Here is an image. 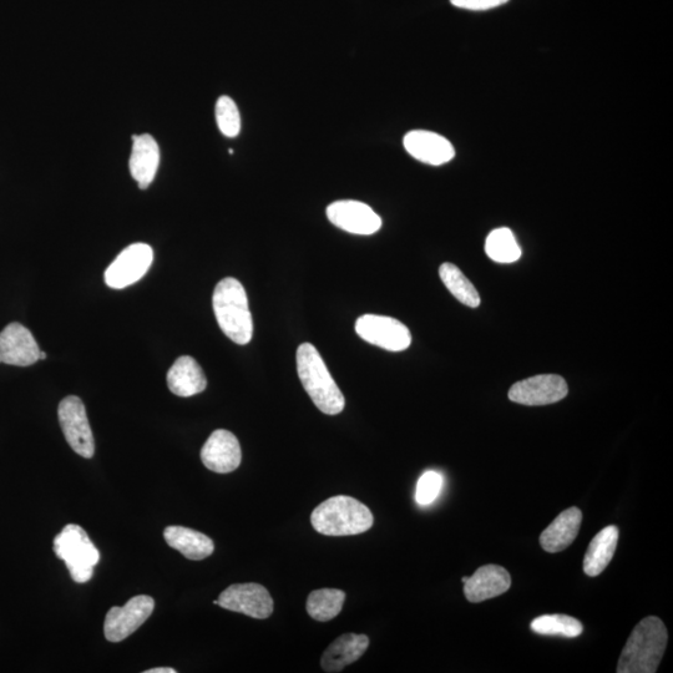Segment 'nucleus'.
Wrapping results in <instances>:
<instances>
[{
	"label": "nucleus",
	"instance_id": "1",
	"mask_svg": "<svg viewBox=\"0 0 673 673\" xmlns=\"http://www.w3.org/2000/svg\"><path fill=\"white\" fill-rule=\"evenodd\" d=\"M669 634L659 617L649 616L636 625L621 652L617 672L655 673L665 655Z\"/></svg>",
	"mask_w": 673,
	"mask_h": 673
},
{
	"label": "nucleus",
	"instance_id": "2",
	"mask_svg": "<svg viewBox=\"0 0 673 673\" xmlns=\"http://www.w3.org/2000/svg\"><path fill=\"white\" fill-rule=\"evenodd\" d=\"M296 359L302 386L315 406L327 416L342 413L346 399L317 348L311 343L301 344L297 349Z\"/></svg>",
	"mask_w": 673,
	"mask_h": 673
},
{
	"label": "nucleus",
	"instance_id": "3",
	"mask_svg": "<svg viewBox=\"0 0 673 673\" xmlns=\"http://www.w3.org/2000/svg\"><path fill=\"white\" fill-rule=\"evenodd\" d=\"M217 323L232 342L245 346L253 336V321L244 286L227 277L217 283L212 297Z\"/></svg>",
	"mask_w": 673,
	"mask_h": 673
},
{
	"label": "nucleus",
	"instance_id": "4",
	"mask_svg": "<svg viewBox=\"0 0 673 673\" xmlns=\"http://www.w3.org/2000/svg\"><path fill=\"white\" fill-rule=\"evenodd\" d=\"M313 529L327 536H351L366 533L374 518L368 506L357 499L338 495L318 505L311 515Z\"/></svg>",
	"mask_w": 673,
	"mask_h": 673
},
{
	"label": "nucleus",
	"instance_id": "5",
	"mask_svg": "<svg viewBox=\"0 0 673 673\" xmlns=\"http://www.w3.org/2000/svg\"><path fill=\"white\" fill-rule=\"evenodd\" d=\"M54 553L67 565L70 576L78 584L88 583L93 578L94 568L100 554L91 543L82 526L69 524L55 536Z\"/></svg>",
	"mask_w": 673,
	"mask_h": 673
},
{
	"label": "nucleus",
	"instance_id": "6",
	"mask_svg": "<svg viewBox=\"0 0 673 673\" xmlns=\"http://www.w3.org/2000/svg\"><path fill=\"white\" fill-rule=\"evenodd\" d=\"M58 417L65 439L80 457L90 459L95 454L94 435L82 399L64 398L59 404Z\"/></svg>",
	"mask_w": 673,
	"mask_h": 673
},
{
	"label": "nucleus",
	"instance_id": "7",
	"mask_svg": "<svg viewBox=\"0 0 673 673\" xmlns=\"http://www.w3.org/2000/svg\"><path fill=\"white\" fill-rule=\"evenodd\" d=\"M356 332L363 341L391 352L406 351L412 343L408 327L392 317L378 315L359 317Z\"/></svg>",
	"mask_w": 673,
	"mask_h": 673
},
{
	"label": "nucleus",
	"instance_id": "8",
	"mask_svg": "<svg viewBox=\"0 0 673 673\" xmlns=\"http://www.w3.org/2000/svg\"><path fill=\"white\" fill-rule=\"evenodd\" d=\"M155 609L153 597L139 595L130 599L123 607H111L105 617L104 635L110 642L128 639L149 619Z\"/></svg>",
	"mask_w": 673,
	"mask_h": 673
},
{
	"label": "nucleus",
	"instance_id": "9",
	"mask_svg": "<svg viewBox=\"0 0 673 673\" xmlns=\"http://www.w3.org/2000/svg\"><path fill=\"white\" fill-rule=\"evenodd\" d=\"M222 609L240 612L252 619L265 620L272 615L273 600L270 592L260 584H235L221 592L214 601Z\"/></svg>",
	"mask_w": 673,
	"mask_h": 673
},
{
	"label": "nucleus",
	"instance_id": "10",
	"mask_svg": "<svg viewBox=\"0 0 673 673\" xmlns=\"http://www.w3.org/2000/svg\"><path fill=\"white\" fill-rule=\"evenodd\" d=\"M153 261L154 251L149 245L134 244L126 247L105 271L106 285L115 290L134 285L148 273Z\"/></svg>",
	"mask_w": 673,
	"mask_h": 673
},
{
	"label": "nucleus",
	"instance_id": "11",
	"mask_svg": "<svg viewBox=\"0 0 673 673\" xmlns=\"http://www.w3.org/2000/svg\"><path fill=\"white\" fill-rule=\"evenodd\" d=\"M569 387L558 374H540L515 383L509 391L511 402L523 406H548L558 403L568 396Z\"/></svg>",
	"mask_w": 673,
	"mask_h": 673
},
{
	"label": "nucleus",
	"instance_id": "12",
	"mask_svg": "<svg viewBox=\"0 0 673 673\" xmlns=\"http://www.w3.org/2000/svg\"><path fill=\"white\" fill-rule=\"evenodd\" d=\"M328 220L349 234L369 236L382 227V219L363 202L343 200L327 207Z\"/></svg>",
	"mask_w": 673,
	"mask_h": 673
},
{
	"label": "nucleus",
	"instance_id": "13",
	"mask_svg": "<svg viewBox=\"0 0 673 673\" xmlns=\"http://www.w3.org/2000/svg\"><path fill=\"white\" fill-rule=\"evenodd\" d=\"M40 348L32 332L20 323H10L0 332V363L28 367L39 361Z\"/></svg>",
	"mask_w": 673,
	"mask_h": 673
},
{
	"label": "nucleus",
	"instance_id": "14",
	"mask_svg": "<svg viewBox=\"0 0 673 673\" xmlns=\"http://www.w3.org/2000/svg\"><path fill=\"white\" fill-rule=\"evenodd\" d=\"M242 459L239 440L225 429H217L201 449V460L211 472L227 474L240 467Z\"/></svg>",
	"mask_w": 673,
	"mask_h": 673
},
{
	"label": "nucleus",
	"instance_id": "15",
	"mask_svg": "<svg viewBox=\"0 0 673 673\" xmlns=\"http://www.w3.org/2000/svg\"><path fill=\"white\" fill-rule=\"evenodd\" d=\"M404 149L421 163L440 166L452 161L455 150L450 141L433 131L414 130L404 136Z\"/></svg>",
	"mask_w": 673,
	"mask_h": 673
},
{
	"label": "nucleus",
	"instance_id": "16",
	"mask_svg": "<svg viewBox=\"0 0 673 673\" xmlns=\"http://www.w3.org/2000/svg\"><path fill=\"white\" fill-rule=\"evenodd\" d=\"M511 586V578L503 566L485 565L475 571L464 583V594L469 602H483L505 594Z\"/></svg>",
	"mask_w": 673,
	"mask_h": 673
},
{
	"label": "nucleus",
	"instance_id": "17",
	"mask_svg": "<svg viewBox=\"0 0 673 673\" xmlns=\"http://www.w3.org/2000/svg\"><path fill=\"white\" fill-rule=\"evenodd\" d=\"M160 164L158 143L149 134L135 136L130 156V172L140 189H148L154 181Z\"/></svg>",
	"mask_w": 673,
	"mask_h": 673
},
{
	"label": "nucleus",
	"instance_id": "18",
	"mask_svg": "<svg viewBox=\"0 0 673 673\" xmlns=\"http://www.w3.org/2000/svg\"><path fill=\"white\" fill-rule=\"evenodd\" d=\"M369 639L366 635L346 634L339 636L327 647L322 656L323 671L336 673L361 659L366 654Z\"/></svg>",
	"mask_w": 673,
	"mask_h": 673
},
{
	"label": "nucleus",
	"instance_id": "19",
	"mask_svg": "<svg viewBox=\"0 0 673 673\" xmlns=\"http://www.w3.org/2000/svg\"><path fill=\"white\" fill-rule=\"evenodd\" d=\"M583 513L578 508L566 509L540 535V544L548 553L568 549L579 535Z\"/></svg>",
	"mask_w": 673,
	"mask_h": 673
},
{
	"label": "nucleus",
	"instance_id": "20",
	"mask_svg": "<svg viewBox=\"0 0 673 673\" xmlns=\"http://www.w3.org/2000/svg\"><path fill=\"white\" fill-rule=\"evenodd\" d=\"M168 387L175 396L189 398L205 391L207 379L194 358L182 356L168 372Z\"/></svg>",
	"mask_w": 673,
	"mask_h": 673
},
{
	"label": "nucleus",
	"instance_id": "21",
	"mask_svg": "<svg viewBox=\"0 0 673 673\" xmlns=\"http://www.w3.org/2000/svg\"><path fill=\"white\" fill-rule=\"evenodd\" d=\"M164 538L172 549L180 551L189 560H204L215 550L214 541L209 536L184 526H168Z\"/></svg>",
	"mask_w": 673,
	"mask_h": 673
},
{
	"label": "nucleus",
	"instance_id": "22",
	"mask_svg": "<svg viewBox=\"0 0 673 673\" xmlns=\"http://www.w3.org/2000/svg\"><path fill=\"white\" fill-rule=\"evenodd\" d=\"M619 528L606 526L592 539L584 559V571L590 578L599 576L614 558L619 543Z\"/></svg>",
	"mask_w": 673,
	"mask_h": 673
},
{
	"label": "nucleus",
	"instance_id": "23",
	"mask_svg": "<svg viewBox=\"0 0 673 673\" xmlns=\"http://www.w3.org/2000/svg\"><path fill=\"white\" fill-rule=\"evenodd\" d=\"M439 276L448 291L457 298L459 302L470 308H477L480 306V296L477 288L468 280L459 267L453 263H443L439 268Z\"/></svg>",
	"mask_w": 673,
	"mask_h": 673
},
{
	"label": "nucleus",
	"instance_id": "24",
	"mask_svg": "<svg viewBox=\"0 0 673 673\" xmlns=\"http://www.w3.org/2000/svg\"><path fill=\"white\" fill-rule=\"evenodd\" d=\"M346 592L338 589L312 591L307 599V612L313 620L327 622L335 619L342 611Z\"/></svg>",
	"mask_w": 673,
	"mask_h": 673
},
{
	"label": "nucleus",
	"instance_id": "25",
	"mask_svg": "<svg viewBox=\"0 0 673 673\" xmlns=\"http://www.w3.org/2000/svg\"><path fill=\"white\" fill-rule=\"evenodd\" d=\"M530 627L539 635L563 636L568 639H575L584 631L583 624L578 619L561 614L536 617Z\"/></svg>",
	"mask_w": 673,
	"mask_h": 673
},
{
	"label": "nucleus",
	"instance_id": "26",
	"mask_svg": "<svg viewBox=\"0 0 673 673\" xmlns=\"http://www.w3.org/2000/svg\"><path fill=\"white\" fill-rule=\"evenodd\" d=\"M485 252L498 263H513L521 257V249L513 232L505 227L490 232L485 242Z\"/></svg>",
	"mask_w": 673,
	"mask_h": 673
},
{
	"label": "nucleus",
	"instance_id": "27",
	"mask_svg": "<svg viewBox=\"0 0 673 673\" xmlns=\"http://www.w3.org/2000/svg\"><path fill=\"white\" fill-rule=\"evenodd\" d=\"M216 121L222 134L227 138H236L241 131L239 108L229 96H221L216 103Z\"/></svg>",
	"mask_w": 673,
	"mask_h": 673
},
{
	"label": "nucleus",
	"instance_id": "28",
	"mask_svg": "<svg viewBox=\"0 0 673 673\" xmlns=\"http://www.w3.org/2000/svg\"><path fill=\"white\" fill-rule=\"evenodd\" d=\"M443 487V478L437 472H425L417 484L416 500L419 505L432 504Z\"/></svg>",
	"mask_w": 673,
	"mask_h": 673
},
{
	"label": "nucleus",
	"instance_id": "29",
	"mask_svg": "<svg viewBox=\"0 0 673 673\" xmlns=\"http://www.w3.org/2000/svg\"><path fill=\"white\" fill-rule=\"evenodd\" d=\"M508 2L509 0H450L454 7L473 10V12L498 8Z\"/></svg>",
	"mask_w": 673,
	"mask_h": 673
},
{
	"label": "nucleus",
	"instance_id": "30",
	"mask_svg": "<svg viewBox=\"0 0 673 673\" xmlns=\"http://www.w3.org/2000/svg\"><path fill=\"white\" fill-rule=\"evenodd\" d=\"M177 671L175 669H171V667H158V669H151L146 671V673H176Z\"/></svg>",
	"mask_w": 673,
	"mask_h": 673
},
{
	"label": "nucleus",
	"instance_id": "31",
	"mask_svg": "<svg viewBox=\"0 0 673 673\" xmlns=\"http://www.w3.org/2000/svg\"><path fill=\"white\" fill-rule=\"evenodd\" d=\"M45 358H47V353L40 351L39 359H45Z\"/></svg>",
	"mask_w": 673,
	"mask_h": 673
},
{
	"label": "nucleus",
	"instance_id": "32",
	"mask_svg": "<svg viewBox=\"0 0 673 673\" xmlns=\"http://www.w3.org/2000/svg\"><path fill=\"white\" fill-rule=\"evenodd\" d=\"M467 580H468V578H463V579H462V581H463V584H464V583H465V581H467Z\"/></svg>",
	"mask_w": 673,
	"mask_h": 673
}]
</instances>
